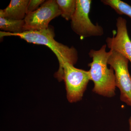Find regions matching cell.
<instances>
[{"mask_svg": "<svg viewBox=\"0 0 131 131\" xmlns=\"http://www.w3.org/2000/svg\"><path fill=\"white\" fill-rule=\"evenodd\" d=\"M15 36L26 40L28 43L43 45L49 47L57 58L59 68L54 77L59 82L63 80V66L68 63L74 65L78 59V54L74 47H70L57 42L54 39V29L51 27L40 30L25 31L20 33H12L1 31V38L5 37Z\"/></svg>", "mask_w": 131, "mask_h": 131, "instance_id": "6da1fadb", "label": "cell"}, {"mask_svg": "<svg viewBox=\"0 0 131 131\" xmlns=\"http://www.w3.org/2000/svg\"><path fill=\"white\" fill-rule=\"evenodd\" d=\"M116 35L106 39L107 46L110 50L122 54L131 63V40L129 37L126 20L122 17L117 19Z\"/></svg>", "mask_w": 131, "mask_h": 131, "instance_id": "52a82bcc", "label": "cell"}, {"mask_svg": "<svg viewBox=\"0 0 131 131\" xmlns=\"http://www.w3.org/2000/svg\"><path fill=\"white\" fill-rule=\"evenodd\" d=\"M92 1L77 0L75 12L71 21V29L81 37L101 36L104 34L103 28L95 25L89 18Z\"/></svg>", "mask_w": 131, "mask_h": 131, "instance_id": "277c9868", "label": "cell"}, {"mask_svg": "<svg viewBox=\"0 0 131 131\" xmlns=\"http://www.w3.org/2000/svg\"><path fill=\"white\" fill-rule=\"evenodd\" d=\"M61 16L66 20H71L75 12L77 0H56Z\"/></svg>", "mask_w": 131, "mask_h": 131, "instance_id": "30bf717a", "label": "cell"}, {"mask_svg": "<svg viewBox=\"0 0 131 131\" xmlns=\"http://www.w3.org/2000/svg\"><path fill=\"white\" fill-rule=\"evenodd\" d=\"M61 15L56 1H46L36 11L27 14L24 19V31L47 29L50 21Z\"/></svg>", "mask_w": 131, "mask_h": 131, "instance_id": "8992f818", "label": "cell"}, {"mask_svg": "<svg viewBox=\"0 0 131 131\" xmlns=\"http://www.w3.org/2000/svg\"><path fill=\"white\" fill-rule=\"evenodd\" d=\"M25 24L24 19L18 20L0 17V29L3 31L12 33L23 32Z\"/></svg>", "mask_w": 131, "mask_h": 131, "instance_id": "9c48e42d", "label": "cell"}, {"mask_svg": "<svg viewBox=\"0 0 131 131\" xmlns=\"http://www.w3.org/2000/svg\"><path fill=\"white\" fill-rule=\"evenodd\" d=\"M28 0H12L7 7L1 9L0 17L24 20L27 14Z\"/></svg>", "mask_w": 131, "mask_h": 131, "instance_id": "ba28073f", "label": "cell"}, {"mask_svg": "<svg viewBox=\"0 0 131 131\" xmlns=\"http://www.w3.org/2000/svg\"><path fill=\"white\" fill-rule=\"evenodd\" d=\"M107 64L115 71L116 87L121 92V101L131 107V76L128 69L129 60L122 54L110 50Z\"/></svg>", "mask_w": 131, "mask_h": 131, "instance_id": "5b68a950", "label": "cell"}, {"mask_svg": "<svg viewBox=\"0 0 131 131\" xmlns=\"http://www.w3.org/2000/svg\"><path fill=\"white\" fill-rule=\"evenodd\" d=\"M129 126H130V131H131V117L129 119Z\"/></svg>", "mask_w": 131, "mask_h": 131, "instance_id": "4fadbf2b", "label": "cell"}, {"mask_svg": "<svg viewBox=\"0 0 131 131\" xmlns=\"http://www.w3.org/2000/svg\"><path fill=\"white\" fill-rule=\"evenodd\" d=\"M106 45L98 50H91L89 55L93 61L89 64L90 80L94 82L93 91L100 95L111 97L115 95L116 88L114 70L108 68L107 61L111 51H106Z\"/></svg>", "mask_w": 131, "mask_h": 131, "instance_id": "7a4b0ae2", "label": "cell"}, {"mask_svg": "<svg viewBox=\"0 0 131 131\" xmlns=\"http://www.w3.org/2000/svg\"><path fill=\"white\" fill-rule=\"evenodd\" d=\"M105 5L109 6L118 14L125 15L131 18V6L120 0H102Z\"/></svg>", "mask_w": 131, "mask_h": 131, "instance_id": "8fae6325", "label": "cell"}, {"mask_svg": "<svg viewBox=\"0 0 131 131\" xmlns=\"http://www.w3.org/2000/svg\"><path fill=\"white\" fill-rule=\"evenodd\" d=\"M45 2V0H30L29 1L27 8V14L36 11L39 6Z\"/></svg>", "mask_w": 131, "mask_h": 131, "instance_id": "7c38bea8", "label": "cell"}, {"mask_svg": "<svg viewBox=\"0 0 131 131\" xmlns=\"http://www.w3.org/2000/svg\"><path fill=\"white\" fill-rule=\"evenodd\" d=\"M63 72L68 101L73 103L81 101L91 80L89 71L78 69L67 63L64 64Z\"/></svg>", "mask_w": 131, "mask_h": 131, "instance_id": "3957f363", "label": "cell"}]
</instances>
